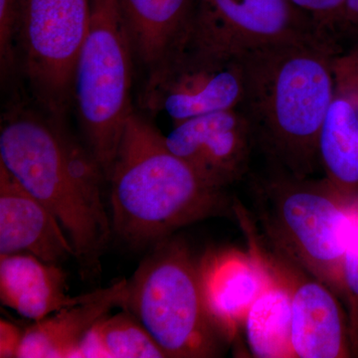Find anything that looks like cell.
Masks as SVG:
<instances>
[{
    "label": "cell",
    "instance_id": "cell-22",
    "mask_svg": "<svg viewBox=\"0 0 358 358\" xmlns=\"http://www.w3.org/2000/svg\"><path fill=\"white\" fill-rule=\"evenodd\" d=\"M310 16L322 34L331 37V31L345 20L346 0H289Z\"/></svg>",
    "mask_w": 358,
    "mask_h": 358
},
{
    "label": "cell",
    "instance_id": "cell-10",
    "mask_svg": "<svg viewBox=\"0 0 358 358\" xmlns=\"http://www.w3.org/2000/svg\"><path fill=\"white\" fill-rule=\"evenodd\" d=\"M258 252L288 285L294 358L352 357L348 315L338 294L268 244L259 245Z\"/></svg>",
    "mask_w": 358,
    "mask_h": 358
},
{
    "label": "cell",
    "instance_id": "cell-2",
    "mask_svg": "<svg viewBox=\"0 0 358 358\" xmlns=\"http://www.w3.org/2000/svg\"><path fill=\"white\" fill-rule=\"evenodd\" d=\"M333 41L282 44L238 61L244 95L238 109L255 145L280 169L308 178L320 164V129L336 94Z\"/></svg>",
    "mask_w": 358,
    "mask_h": 358
},
{
    "label": "cell",
    "instance_id": "cell-8",
    "mask_svg": "<svg viewBox=\"0 0 358 358\" xmlns=\"http://www.w3.org/2000/svg\"><path fill=\"white\" fill-rule=\"evenodd\" d=\"M91 0H22L20 68L37 107L64 120Z\"/></svg>",
    "mask_w": 358,
    "mask_h": 358
},
{
    "label": "cell",
    "instance_id": "cell-11",
    "mask_svg": "<svg viewBox=\"0 0 358 358\" xmlns=\"http://www.w3.org/2000/svg\"><path fill=\"white\" fill-rule=\"evenodd\" d=\"M164 138L169 150L204 182L221 190L244 178L255 147L251 124L239 109L173 124Z\"/></svg>",
    "mask_w": 358,
    "mask_h": 358
},
{
    "label": "cell",
    "instance_id": "cell-5",
    "mask_svg": "<svg viewBox=\"0 0 358 358\" xmlns=\"http://www.w3.org/2000/svg\"><path fill=\"white\" fill-rule=\"evenodd\" d=\"M122 308L133 313L167 357L219 355L224 339L205 307L199 264L179 240H162L141 263L127 281Z\"/></svg>",
    "mask_w": 358,
    "mask_h": 358
},
{
    "label": "cell",
    "instance_id": "cell-13",
    "mask_svg": "<svg viewBox=\"0 0 358 358\" xmlns=\"http://www.w3.org/2000/svg\"><path fill=\"white\" fill-rule=\"evenodd\" d=\"M15 253L52 264L75 258L55 216L0 164V255Z\"/></svg>",
    "mask_w": 358,
    "mask_h": 358
},
{
    "label": "cell",
    "instance_id": "cell-4",
    "mask_svg": "<svg viewBox=\"0 0 358 358\" xmlns=\"http://www.w3.org/2000/svg\"><path fill=\"white\" fill-rule=\"evenodd\" d=\"M264 241L343 298L341 268L358 217V196L348 199L324 180L279 171L255 185Z\"/></svg>",
    "mask_w": 358,
    "mask_h": 358
},
{
    "label": "cell",
    "instance_id": "cell-15",
    "mask_svg": "<svg viewBox=\"0 0 358 358\" xmlns=\"http://www.w3.org/2000/svg\"><path fill=\"white\" fill-rule=\"evenodd\" d=\"M66 279L58 264L44 262L31 254L0 255V301L33 322L84 303L95 293L71 296Z\"/></svg>",
    "mask_w": 358,
    "mask_h": 358
},
{
    "label": "cell",
    "instance_id": "cell-6",
    "mask_svg": "<svg viewBox=\"0 0 358 358\" xmlns=\"http://www.w3.org/2000/svg\"><path fill=\"white\" fill-rule=\"evenodd\" d=\"M134 56L117 0H91L88 31L73 82V105L87 147L109 178L133 114Z\"/></svg>",
    "mask_w": 358,
    "mask_h": 358
},
{
    "label": "cell",
    "instance_id": "cell-17",
    "mask_svg": "<svg viewBox=\"0 0 358 358\" xmlns=\"http://www.w3.org/2000/svg\"><path fill=\"white\" fill-rule=\"evenodd\" d=\"M320 166L336 192L358 196V88L336 85L319 140Z\"/></svg>",
    "mask_w": 358,
    "mask_h": 358
},
{
    "label": "cell",
    "instance_id": "cell-19",
    "mask_svg": "<svg viewBox=\"0 0 358 358\" xmlns=\"http://www.w3.org/2000/svg\"><path fill=\"white\" fill-rule=\"evenodd\" d=\"M107 358H167L145 327L126 308L94 324Z\"/></svg>",
    "mask_w": 358,
    "mask_h": 358
},
{
    "label": "cell",
    "instance_id": "cell-7",
    "mask_svg": "<svg viewBox=\"0 0 358 358\" xmlns=\"http://www.w3.org/2000/svg\"><path fill=\"white\" fill-rule=\"evenodd\" d=\"M333 41L289 0H195L186 51L217 62L282 44Z\"/></svg>",
    "mask_w": 358,
    "mask_h": 358
},
{
    "label": "cell",
    "instance_id": "cell-18",
    "mask_svg": "<svg viewBox=\"0 0 358 358\" xmlns=\"http://www.w3.org/2000/svg\"><path fill=\"white\" fill-rule=\"evenodd\" d=\"M266 266L270 279L250 308L240 334L250 357L294 358L291 293L281 275Z\"/></svg>",
    "mask_w": 358,
    "mask_h": 358
},
{
    "label": "cell",
    "instance_id": "cell-12",
    "mask_svg": "<svg viewBox=\"0 0 358 358\" xmlns=\"http://www.w3.org/2000/svg\"><path fill=\"white\" fill-rule=\"evenodd\" d=\"M205 307L226 343L240 336L250 308L270 279V271L255 250L209 251L199 264Z\"/></svg>",
    "mask_w": 358,
    "mask_h": 358
},
{
    "label": "cell",
    "instance_id": "cell-24",
    "mask_svg": "<svg viewBox=\"0 0 358 358\" xmlns=\"http://www.w3.org/2000/svg\"><path fill=\"white\" fill-rule=\"evenodd\" d=\"M334 66L336 83L358 88V58L350 55L334 59Z\"/></svg>",
    "mask_w": 358,
    "mask_h": 358
},
{
    "label": "cell",
    "instance_id": "cell-21",
    "mask_svg": "<svg viewBox=\"0 0 358 358\" xmlns=\"http://www.w3.org/2000/svg\"><path fill=\"white\" fill-rule=\"evenodd\" d=\"M343 300L348 310V333L352 355L358 357V217L341 268Z\"/></svg>",
    "mask_w": 358,
    "mask_h": 358
},
{
    "label": "cell",
    "instance_id": "cell-26",
    "mask_svg": "<svg viewBox=\"0 0 358 358\" xmlns=\"http://www.w3.org/2000/svg\"><path fill=\"white\" fill-rule=\"evenodd\" d=\"M352 56H355V57L358 58V51L355 52V53L352 54Z\"/></svg>",
    "mask_w": 358,
    "mask_h": 358
},
{
    "label": "cell",
    "instance_id": "cell-1",
    "mask_svg": "<svg viewBox=\"0 0 358 358\" xmlns=\"http://www.w3.org/2000/svg\"><path fill=\"white\" fill-rule=\"evenodd\" d=\"M0 164L55 216L83 274L98 273L113 232L102 167L63 120L25 103L11 105L0 128Z\"/></svg>",
    "mask_w": 358,
    "mask_h": 358
},
{
    "label": "cell",
    "instance_id": "cell-25",
    "mask_svg": "<svg viewBox=\"0 0 358 358\" xmlns=\"http://www.w3.org/2000/svg\"><path fill=\"white\" fill-rule=\"evenodd\" d=\"M345 20L358 24V0H346Z\"/></svg>",
    "mask_w": 358,
    "mask_h": 358
},
{
    "label": "cell",
    "instance_id": "cell-16",
    "mask_svg": "<svg viewBox=\"0 0 358 358\" xmlns=\"http://www.w3.org/2000/svg\"><path fill=\"white\" fill-rule=\"evenodd\" d=\"M127 280L96 289L93 296L79 305L52 313L24 331L18 357L74 358L85 334L115 307H122Z\"/></svg>",
    "mask_w": 358,
    "mask_h": 358
},
{
    "label": "cell",
    "instance_id": "cell-20",
    "mask_svg": "<svg viewBox=\"0 0 358 358\" xmlns=\"http://www.w3.org/2000/svg\"><path fill=\"white\" fill-rule=\"evenodd\" d=\"M22 0H0V74L2 84L20 68Z\"/></svg>",
    "mask_w": 358,
    "mask_h": 358
},
{
    "label": "cell",
    "instance_id": "cell-14",
    "mask_svg": "<svg viewBox=\"0 0 358 358\" xmlns=\"http://www.w3.org/2000/svg\"><path fill=\"white\" fill-rule=\"evenodd\" d=\"M117 1L134 60L147 73L185 50L195 0Z\"/></svg>",
    "mask_w": 358,
    "mask_h": 358
},
{
    "label": "cell",
    "instance_id": "cell-23",
    "mask_svg": "<svg viewBox=\"0 0 358 358\" xmlns=\"http://www.w3.org/2000/svg\"><path fill=\"white\" fill-rule=\"evenodd\" d=\"M24 331L15 324L1 320L0 322V357H18Z\"/></svg>",
    "mask_w": 358,
    "mask_h": 358
},
{
    "label": "cell",
    "instance_id": "cell-9",
    "mask_svg": "<svg viewBox=\"0 0 358 358\" xmlns=\"http://www.w3.org/2000/svg\"><path fill=\"white\" fill-rule=\"evenodd\" d=\"M243 95V73L238 61L206 60L185 50L148 71L141 105L152 113H164L176 124L238 109Z\"/></svg>",
    "mask_w": 358,
    "mask_h": 358
},
{
    "label": "cell",
    "instance_id": "cell-3",
    "mask_svg": "<svg viewBox=\"0 0 358 358\" xmlns=\"http://www.w3.org/2000/svg\"><path fill=\"white\" fill-rule=\"evenodd\" d=\"M108 183L113 232L131 246L159 243L185 226L222 215L230 205L224 190L204 182L134 113Z\"/></svg>",
    "mask_w": 358,
    "mask_h": 358
}]
</instances>
